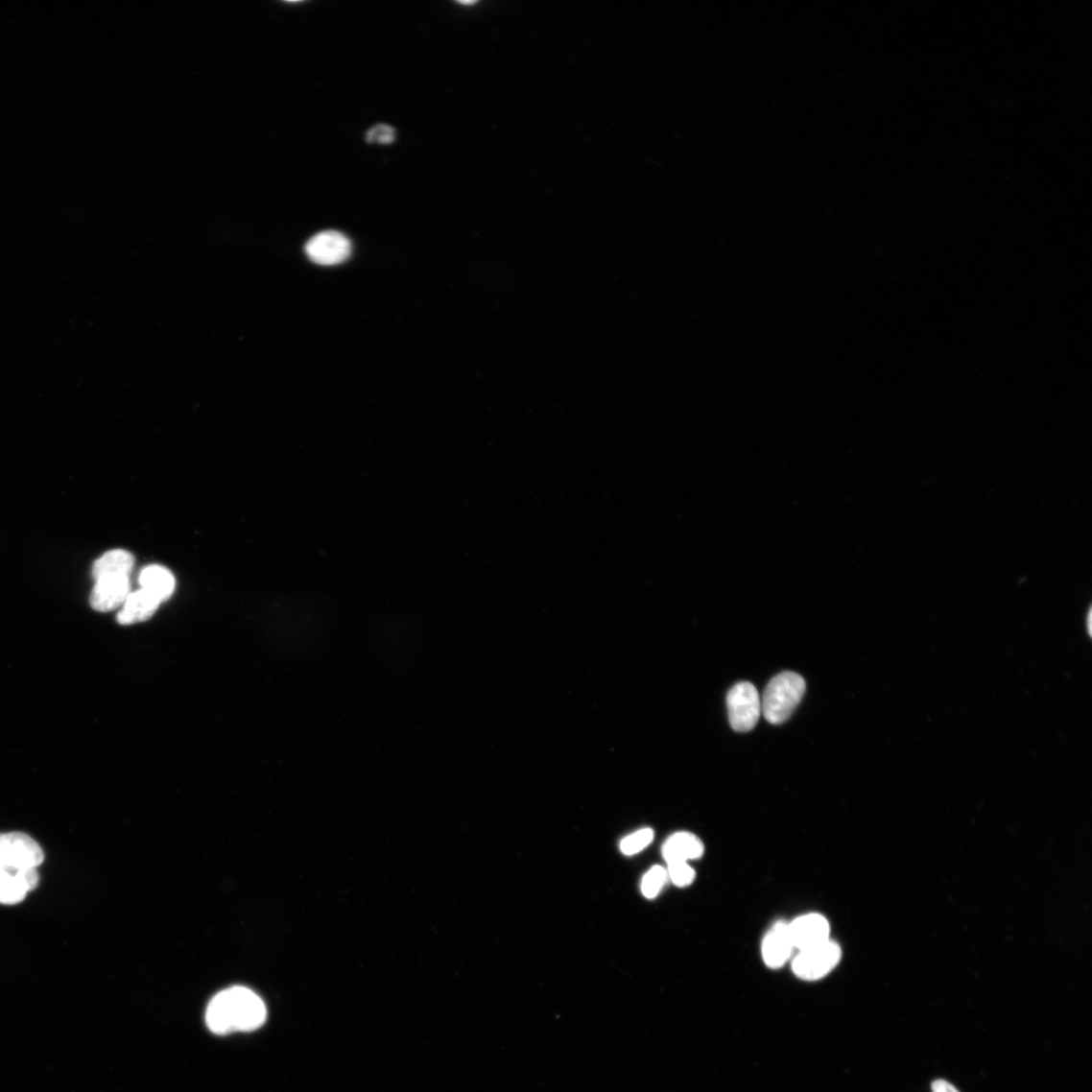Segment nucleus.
I'll use <instances>...</instances> for the list:
<instances>
[{
  "instance_id": "1",
  "label": "nucleus",
  "mask_w": 1092,
  "mask_h": 1092,
  "mask_svg": "<svg viewBox=\"0 0 1092 1092\" xmlns=\"http://www.w3.org/2000/svg\"><path fill=\"white\" fill-rule=\"evenodd\" d=\"M267 1008L247 987L235 986L218 993L206 1009V1026L217 1034L252 1032L265 1024Z\"/></svg>"
},
{
  "instance_id": "2",
  "label": "nucleus",
  "mask_w": 1092,
  "mask_h": 1092,
  "mask_svg": "<svg viewBox=\"0 0 1092 1092\" xmlns=\"http://www.w3.org/2000/svg\"><path fill=\"white\" fill-rule=\"evenodd\" d=\"M803 677L794 672H784L771 680L762 701V712L767 722L781 724L789 720L805 693Z\"/></svg>"
},
{
  "instance_id": "3",
  "label": "nucleus",
  "mask_w": 1092,
  "mask_h": 1092,
  "mask_svg": "<svg viewBox=\"0 0 1092 1092\" xmlns=\"http://www.w3.org/2000/svg\"><path fill=\"white\" fill-rule=\"evenodd\" d=\"M44 853L35 840L22 833L0 834V868L21 870L36 868Z\"/></svg>"
},
{
  "instance_id": "4",
  "label": "nucleus",
  "mask_w": 1092,
  "mask_h": 1092,
  "mask_svg": "<svg viewBox=\"0 0 1092 1092\" xmlns=\"http://www.w3.org/2000/svg\"><path fill=\"white\" fill-rule=\"evenodd\" d=\"M729 723L733 730L748 732L758 724L762 704L756 687L748 682L733 686L727 694Z\"/></svg>"
},
{
  "instance_id": "5",
  "label": "nucleus",
  "mask_w": 1092,
  "mask_h": 1092,
  "mask_svg": "<svg viewBox=\"0 0 1092 1092\" xmlns=\"http://www.w3.org/2000/svg\"><path fill=\"white\" fill-rule=\"evenodd\" d=\"M842 949L833 940L817 947L800 951L794 960L795 974L803 981H819L831 973L840 963Z\"/></svg>"
},
{
  "instance_id": "6",
  "label": "nucleus",
  "mask_w": 1092,
  "mask_h": 1092,
  "mask_svg": "<svg viewBox=\"0 0 1092 1092\" xmlns=\"http://www.w3.org/2000/svg\"><path fill=\"white\" fill-rule=\"evenodd\" d=\"M308 257L320 266H336L351 253L349 239L337 231H325L312 237L306 245Z\"/></svg>"
},
{
  "instance_id": "7",
  "label": "nucleus",
  "mask_w": 1092,
  "mask_h": 1092,
  "mask_svg": "<svg viewBox=\"0 0 1092 1092\" xmlns=\"http://www.w3.org/2000/svg\"><path fill=\"white\" fill-rule=\"evenodd\" d=\"M788 925L795 949H798L799 952L817 947L831 939L830 924L821 914H808Z\"/></svg>"
},
{
  "instance_id": "8",
  "label": "nucleus",
  "mask_w": 1092,
  "mask_h": 1092,
  "mask_svg": "<svg viewBox=\"0 0 1092 1092\" xmlns=\"http://www.w3.org/2000/svg\"><path fill=\"white\" fill-rule=\"evenodd\" d=\"M39 874L36 868L9 870L0 868V903L14 906L22 902L28 892L39 885Z\"/></svg>"
},
{
  "instance_id": "9",
  "label": "nucleus",
  "mask_w": 1092,
  "mask_h": 1092,
  "mask_svg": "<svg viewBox=\"0 0 1092 1092\" xmlns=\"http://www.w3.org/2000/svg\"><path fill=\"white\" fill-rule=\"evenodd\" d=\"M131 594L129 577H109L96 581L90 605L99 612H109L123 606Z\"/></svg>"
},
{
  "instance_id": "10",
  "label": "nucleus",
  "mask_w": 1092,
  "mask_h": 1092,
  "mask_svg": "<svg viewBox=\"0 0 1092 1092\" xmlns=\"http://www.w3.org/2000/svg\"><path fill=\"white\" fill-rule=\"evenodd\" d=\"M795 950L786 922H777L763 940L762 955L765 964L772 969L781 968Z\"/></svg>"
},
{
  "instance_id": "11",
  "label": "nucleus",
  "mask_w": 1092,
  "mask_h": 1092,
  "mask_svg": "<svg viewBox=\"0 0 1092 1092\" xmlns=\"http://www.w3.org/2000/svg\"><path fill=\"white\" fill-rule=\"evenodd\" d=\"M704 854L702 841L691 833L681 832L671 836L663 846V857L669 864L688 863Z\"/></svg>"
},
{
  "instance_id": "12",
  "label": "nucleus",
  "mask_w": 1092,
  "mask_h": 1092,
  "mask_svg": "<svg viewBox=\"0 0 1092 1092\" xmlns=\"http://www.w3.org/2000/svg\"><path fill=\"white\" fill-rule=\"evenodd\" d=\"M159 605L155 598L142 589L131 593L118 614V623L122 626L144 623L156 613Z\"/></svg>"
},
{
  "instance_id": "13",
  "label": "nucleus",
  "mask_w": 1092,
  "mask_h": 1092,
  "mask_svg": "<svg viewBox=\"0 0 1092 1092\" xmlns=\"http://www.w3.org/2000/svg\"><path fill=\"white\" fill-rule=\"evenodd\" d=\"M139 582L141 589L155 598L160 605L171 598L176 590L173 573L158 564L146 567L140 574Z\"/></svg>"
},
{
  "instance_id": "14",
  "label": "nucleus",
  "mask_w": 1092,
  "mask_h": 1092,
  "mask_svg": "<svg viewBox=\"0 0 1092 1092\" xmlns=\"http://www.w3.org/2000/svg\"><path fill=\"white\" fill-rule=\"evenodd\" d=\"M134 564L135 558L129 552L109 551L93 563L92 576L96 581L109 577H129Z\"/></svg>"
},
{
  "instance_id": "15",
  "label": "nucleus",
  "mask_w": 1092,
  "mask_h": 1092,
  "mask_svg": "<svg viewBox=\"0 0 1092 1092\" xmlns=\"http://www.w3.org/2000/svg\"><path fill=\"white\" fill-rule=\"evenodd\" d=\"M669 879L667 869L654 866L644 877L642 891L647 898H654L661 892Z\"/></svg>"
},
{
  "instance_id": "16",
  "label": "nucleus",
  "mask_w": 1092,
  "mask_h": 1092,
  "mask_svg": "<svg viewBox=\"0 0 1092 1092\" xmlns=\"http://www.w3.org/2000/svg\"><path fill=\"white\" fill-rule=\"evenodd\" d=\"M654 833L652 828H643V830L627 837L620 843V850L627 856H632L642 852L653 842Z\"/></svg>"
},
{
  "instance_id": "17",
  "label": "nucleus",
  "mask_w": 1092,
  "mask_h": 1092,
  "mask_svg": "<svg viewBox=\"0 0 1092 1092\" xmlns=\"http://www.w3.org/2000/svg\"><path fill=\"white\" fill-rule=\"evenodd\" d=\"M668 876L677 888H687L693 883L696 873L688 863H673L668 865Z\"/></svg>"
},
{
  "instance_id": "18",
  "label": "nucleus",
  "mask_w": 1092,
  "mask_h": 1092,
  "mask_svg": "<svg viewBox=\"0 0 1092 1092\" xmlns=\"http://www.w3.org/2000/svg\"><path fill=\"white\" fill-rule=\"evenodd\" d=\"M395 137L394 130L388 125H378L368 131L367 141L370 144H391Z\"/></svg>"
},
{
  "instance_id": "19",
  "label": "nucleus",
  "mask_w": 1092,
  "mask_h": 1092,
  "mask_svg": "<svg viewBox=\"0 0 1092 1092\" xmlns=\"http://www.w3.org/2000/svg\"><path fill=\"white\" fill-rule=\"evenodd\" d=\"M933 1092H960L955 1086L945 1080H937L932 1085Z\"/></svg>"
}]
</instances>
